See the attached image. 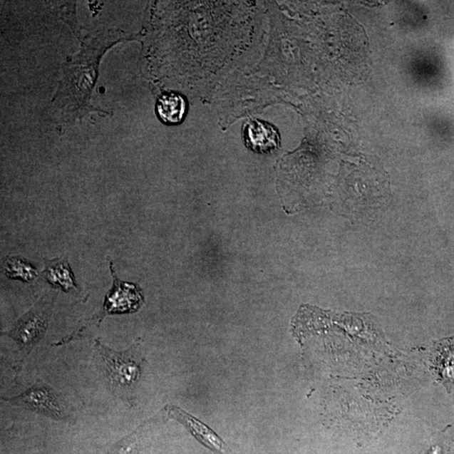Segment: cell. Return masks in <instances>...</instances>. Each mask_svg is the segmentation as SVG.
<instances>
[{
  "mask_svg": "<svg viewBox=\"0 0 454 454\" xmlns=\"http://www.w3.org/2000/svg\"><path fill=\"white\" fill-rule=\"evenodd\" d=\"M170 418L180 421L188 428L191 433L204 445L217 453H224V443L213 430L194 418L186 411L175 406L167 405L165 407Z\"/></svg>",
  "mask_w": 454,
  "mask_h": 454,
  "instance_id": "cell-7",
  "label": "cell"
},
{
  "mask_svg": "<svg viewBox=\"0 0 454 454\" xmlns=\"http://www.w3.org/2000/svg\"><path fill=\"white\" fill-rule=\"evenodd\" d=\"M246 146L257 153H272L279 148V135L272 125L259 120L247 121L242 129Z\"/></svg>",
  "mask_w": 454,
  "mask_h": 454,
  "instance_id": "cell-6",
  "label": "cell"
},
{
  "mask_svg": "<svg viewBox=\"0 0 454 454\" xmlns=\"http://www.w3.org/2000/svg\"><path fill=\"white\" fill-rule=\"evenodd\" d=\"M50 316V308L40 302L16 322L12 330L4 334L15 340L22 349L31 350L43 338Z\"/></svg>",
  "mask_w": 454,
  "mask_h": 454,
  "instance_id": "cell-4",
  "label": "cell"
},
{
  "mask_svg": "<svg viewBox=\"0 0 454 454\" xmlns=\"http://www.w3.org/2000/svg\"><path fill=\"white\" fill-rule=\"evenodd\" d=\"M110 270L114 279L113 287L106 294L100 321L108 315L137 312L144 302L143 293L137 284L125 283L117 278L112 263Z\"/></svg>",
  "mask_w": 454,
  "mask_h": 454,
  "instance_id": "cell-5",
  "label": "cell"
},
{
  "mask_svg": "<svg viewBox=\"0 0 454 454\" xmlns=\"http://www.w3.org/2000/svg\"><path fill=\"white\" fill-rule=\"evenodd\" d=\"M2 401L51 419L64 421L69 418L62 396L42 382L35 383L21 395Z\"/></svg>",
  "mask_w": 454,
  "mask_h": 454,
  "instance_id": "cell-3",
  "label": "cell"
},
{
  "mask_svg": "<svg viewBox=\"0 0 454 454\" xmlns=\"http://www.w3.org/2000/svg\"><path fill=\"white\" fill-rule=\"evenodd\" d=\"M42 276L53 287L61 289L64 292L73 294L79 293V288L67 261H46V269Z\"/></svg>",
  "mask_w": 454,
  "mask_h": 454,
  "instance_id": "cell-8",
  "label": "cell"
},
{
  "mask_svg": "<svg viewBox=\"0 0 454 454\" xmlns=\"http://www.w3.org/2000/svg\"><path fill=\"white\" fill-rule=\"evenodd\" d=\"M157 109L163 123L177 124L184 119L186 103L184 98L176 93H167L158 100Z\"/></svg>",
  "mask_w": 454,
  "mask_h": 454,
  "instance_id": "cell-9",
  "label": "cell"
},
{
  "mask_svg": "<svg viewBox=\"0 0 454 454\" xmlns=\"http://www.w3.org/2000/svg\"><path fill=\"white\" fill-rule=\"evenodd\" d=\"M138 345L117 352L96 340L98 366L105 378L108 386L117 396L130 400L133 391L140 380V363Z\"/></svg>",
  "mask_w": 454,
  "mask_h": 454,
  "instance_id": "cell-2",
  "label": "cell"
},
{
  "mask_svg": "<svg viewBox=\"0 0 454 454\" xmlns=\"http://www.w3.org/2000/svg\"><path fill=\"white\" fill-rule=\"evenodd\" d=\"M4 274L9 279L31 282L38 276L33 266L18 257H9L4 262Z\"/></svg>",
  "mask_w": 454,
  "mask_h": 454,
  "instance_id": "cell-10",
  "label": "cell"
},
{
  "mask_svg": "<svg viewBox=\"0 0 454 454\" xmlns=\"http://www.w3.org/2000/svg\"><path fill=\"white\" fill-rule=\"evenodd\" d=\"M81 41L78 53L63 65V77L51 100V109L64 120L83 118L87 115H110L93 106L91 95L95 88L103 55L120 42L133 41L134 36L118 29H104L93 34L77 35Z\"/></svg>",
  "mask_w": 454,
  "mask_h": 454,
  "instance_id": "cell-1",
  "label": "cell"
}]
</instances>
